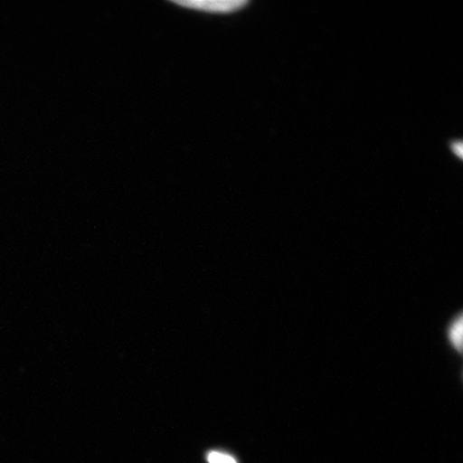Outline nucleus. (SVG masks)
<instances>
[{
  "mask_svg": "<svg viewBox=\"0 0 463 463\" xmlns=\"http://www.w3.org/2000/svg\"><path fill=\"white\" fill-rule=\"evenodd\" d=\"M173 3L179 5V7L203 11V13L217 14H233L236 13V11H240L242 8L246 7V5H248V2H245V0H231V2H228V0H222V2H219V0H215V2H210V0H206V2Z\"/></svg>",
  "mask_w": 463,
  "mask_h": 463,
  "instance_id": "obj_1",
  "label": "nucleus"
},
{
  "mask_svg": "<svg viewBox=\"0 0 463 463\" xmlns=\"http://www.w3.org/2000/svg\"><path fill=\"white\" fill-rule=\"evenodd\" d=\"M449 340L451 345L454 346V349L460 353H462L463 346V317L462 315H459L455 318L453 322H451L449 328Z\"/></svg>",
  "mask_w": 463,
  "mask_h": 463,
  "instance_id": "obj_2",
  "label": "nucleus"
},
{
  "mask_svg": "<svg viewBox=\"0 0 463 463\" xmlns=\"http://www.w3.org/2000/svg\"><path fill=\"white\" fill-rule=\"evenodd\" d=\"M207 460L210 463H237L233 457L219 453V451H212L208 454Z\"/></svg>",
  "mask_w": 463,
  "mask_h": 463,
  "instance_id": "obj_3",
  "label": "nucleus"
},
{
  "mask_svg": "<svg viewBox=\"0 0 463 463\" xmlns=\"http://www.w3.org/2000/svg\"><path fill=\"white\" fill-rule=\"evenodd\" d=\"M455 155L458 156L459 158H462V143L456 142L453 146Z\"/></svg>",
  "mask_w": 463,
  "mask_h": 463,
  "instance_id": "obj_4",
  "label": "nucleus"
}]
</instances>
